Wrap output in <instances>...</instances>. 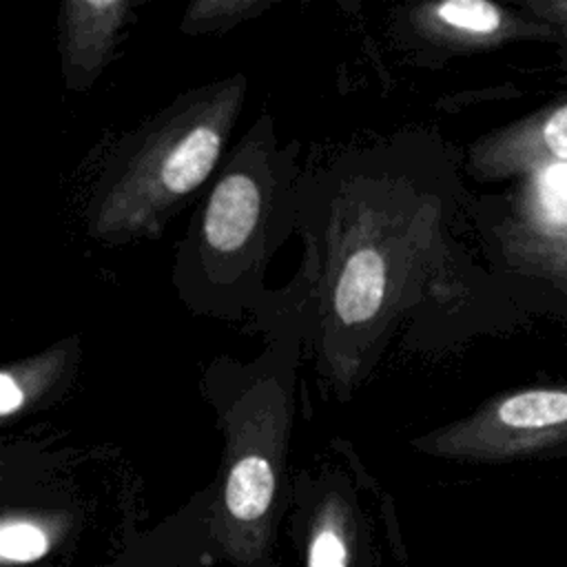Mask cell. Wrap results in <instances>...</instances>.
Segmentation results:
<instances>
[{
	"label": "cell",
	"mask_w": 567,
	"mask_h": 567,
	"mask_svg": "<svg viewBox=\"0 0 567 567\" xmlns=\"http://www.w3.org/2000/svg\"><path fill=\"white\" fill-rule=\"evenodd\" d=\"M239 100L241 86L228 82L195 97L151 131L102 197L95 228L104 235L146 230L179 197L197 188L219 157Z\"/></svg>",
	"instance_id": "6da1fadb"
},
{
	"label": "cell",
	"mask_w": 567,
	"mask_h": 567,
	"mask_svg": "<svg viewBox=\"0 0 567 567\" xmlns=\"http://www.w3.org/2000/svg\"><path fill=\"white\" fill-rule=\"evenodd\" d=\"M567 439V385L529 388L483 405L430 441L456 456H505Z\"/></svg>",
	"instance_id": "7a4b0ae2"
},
{
	"label": "cell",
	"mask_w": 567,
	"mask_h": 567,
	"mask_svg": "<svg viewBox=\"0 0 567 567\" xmlns=\"http://www.w3.org/2000/svg\"><path fill=\"white\" fill-rule=\"evenodd\" d=\"M476 166L489 177L567 164V102L545 109L481 144Z\"/></svg>",
	"instance_id": "3957f363"
},
{
	"label": "cell",
	"mask_w": 567,
	"mask_h": 567,
	"mask_svg": "<svg viewBox=\"0 0 567 567\" xmlns=\"http://www.w3.org/2000/svg\"><path fill=\"white\" fill-rule=\"evenodd\" d=\"M261 193L244 173L226 175L213 190L204 213V237L217 252L241 248L257 226Z\"/></svg>",
	"instance_id": "277c9868"
},
{
	"label": "cell",
	"mask_w": 567,
	"mask_h": 567,
	"mask_svg": "<svg viewBox=\"0 0 567 567\" xmlns=\"http://www.w3.org/2000/svg\"><path fill=\"white\" fill-rule=\"evenodd\" d=\"M126 9L124 2H66L62 20L66 62L73 69H93L106 53Z\"/></svg>",
	"instance_id": "5b68a950"
},
{
	"label": "cell",
	"mask_w": 567,
	"mask_h": 567,
	"mask_svg": "<svg viewBox=\"0 0 567 567\" xmlns=\"http://www.w3.org/2000/svg\"><path fill=\"white\" fill-rule=\"evenodd\" d=\"M423 18L434 33L461 44H492L516 31L514 18L485 0H447L423 7Z\"/></svg>",
	"instance_id": "8992f818"
},
{
	"label": "cell",
	"mask_w": 567,
	"mask_h": 567,
	"mask_svg": "<svg viewBox=\"0 0 567 567\" xmlns=\"http://www.w3.org/2000/svg\"><path fill=\"white\" fill-rule=\"evenodd\" d=\"M388 286V268L383 257L374 248H361L352 252L337 279L334 308L346 323H361L383 306Z\"/></svg>",
	"instance_id": "52a82bcc"
},
{
	"label": "cell",
	"mask_w": 567,
	"mask_h": 567,
	"mask_svg": "<svg viewBox=\"0 0 567 567\" xmlns=\"http://www.w3.org/2000/svg\"><path fill=\"white\" fill-rule=\"evenodd\" d=\"M275 465L268 454L244 450L230 465L224 485V507L235 523H259L275 496Z\"/></svg>",
	"instance_id": "ba28073f"
},
{
	"label": "cell",
	"mask_w": 567,
	"mask_h": 567,
	"mask_svg": "<svg viewBox=\"0 0 567 567\" xmlns=\"http://www.w3.org/2000/svg\"><path fill=\"white\" fill-rule=\"evenodd\" d=\"M532 210L547 230L567 233V164H554L534 173Z\"/></svg>",
	"instance_id": "9c48e42d"
},
{
	"label": "cell",
	"mask_w": 567,
	"mask_h": 567,
	"mask_svg": "<svg viewBox=\"0 0 567 567\" xmlns=\"http://www.w3.org/2000/svg\"><path fill=\"white\" fill-rule=\"evenodd\" d=\"M49 549L47 534L29 520H4L0 527V558L9 565L33 563Z\"/></svg>",
	"instance_id": "30bf717a"
},
{
	"label": "cell",
	"mask_w": 567,
	"mask_h": 567,
	"mask_svg": "<svg viewBox=\"0 0 567 567\" xmlns=\"http://www.w3.org/2000/svg\"><path fill=\"white\" fill-rule=\"evenodd\" d=\"M55 363L53 359H38L24 365L4 368L0 374V414L9 419L11 414L20 412L27 405L29 392L33 385H38V379L49 377L51 365Z\"/></svg>",
	"instance_id": "8fae6325"
},
{
	"label": "cell",
	"mask_w": 567,
	"mask_h": 567,
	"mask_svg": "<svg viewBox=\"0 0 567 567\" xmlns=\"http://www.w3.org/2000/svg\"><path fill=\"white\" fill-rule=\"evenodd\" d=\"M348 554L343 538L332 529L323 527L315 534L308 551V567H346Z\"/></svg>",
	"instance_id": "7c38bea8"
},
{
	"label": "cell",
	"mask_w": 567,
	"mask_h": 567,
	"mask_svg": "<svg viewBox=\"0 0 567 567\" xmlns=\"http://www.w3.org/2000/svg\"><path fill=\"white\" fill-rule=\"evenodd\" d=\"M532 11H536L538 16H543L545 20H554V22H563L567 24V0H549V2H532L529 4Z\"/></svg>",
	"instance_id": "4fadbf2b"
},
{
	"label": "cell",
	"mask_w": 567,
	"mask_h": 567,
	"mask_svg": "<svg viewBox=\"0 0 567 567\" xmlns=\"http://www.w3.org/2000/svg\"><path fill=\"white\" fill-rule=\"evenodd\" d=\"M563 255H565V261H567V244H565V250H563Z\"/></svg>",
	"instance_id": "5bb4252c"
}]
</instances>
